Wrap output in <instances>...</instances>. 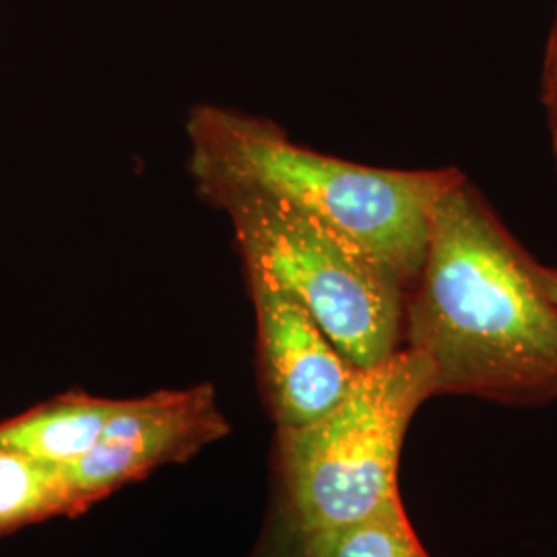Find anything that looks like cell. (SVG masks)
I'll list each match as a JSON object with an SVG mask.
<instances>
[{
  "mask_svg": "<svg viewBox=\"0 0 557 557\" xmlns=\"http://www.w3.org/2000/svg\"><path fill=\"white\" fill-rule=\"evenodd\" d=\"M52 517H77L59 469L0 446V537Z\"/></svg>",
  "mask_w": 557,
  "mask_h": 557,
  "instance_id": "8",
  "label": "cell"
},
{
  "mask_svg": "<svg viewBox=\"0 0 557 557\" xmlns=\"http://www.w3.org/2000/svg\"><path fill=\"white\" fill-rule=\"evenodd\" d=\"M543 101L547 108L549 119V131H552V143L557 163V20L547 46L545 64H543Z\"/></svg>",
  "mask_w": 557,
  "mask_h": 557,
  "instance_id": "11",
  "label": "cell"
},
{
  "mask_svg": "<svg viewBox=\"0 0 557 557\" xmlns=\"http://www.w3.org/2000/svg\"><path fill=\"white\" fill-rule=\"evenodd\" d=\"M403 347L430 361L436 395L535 407L557 400V306L539 262L467 180L440 200L405 299Z\"/></svg>",
  "mask_w": 557,
  "mask_h": 557,
  "instance_id": "1",
  "label": "cell"
},
{
  "mask_svg": "<svg viewBox=\"0 0 557 557\" xmlns=\"http://www.w3.org/2000/svg\"><path fill=\"white\" fill-rule=\"evenodd\" d=\"M257 557H317L308 533L283 502L275 510Z\"/></svg>",
  "mask_w": 557,
  "mask_h": 557,
  "instance_id": "10",
  "label": "cell"
},
{
  "mask_svg": "<svg viewBox=\"0 0 557 557\" xmlns=\"http://www.w3.org/2000/svg\"><path fill=\"white\" fill-rule=\"evenodd\" d=\"M119 403L81 391L64 393L0 421V446L54 469L69 467L98 444Z\"/></svg>",
  "mask_w": 557,
  "mask_h": 557,
  "instance_id": "7",
  "label": "cell"
},
{
  "mask_svg": "<svg viewBox=\"0 0 557 557\" xmlns=\"http://www.w3.org/2000/svg\"><path fill=\"white\" fill-rule=\"evenodd\" d=\"M539 278H541L545 292L549 294V298L554 299L557 306V269L539 264Z\"/></svg>",
  "mask_w": 557,
  "mask_h": 557,
  "instance_id": "12",
  "label": "cell"
},
{
  "mask_svg": "<svg viewBox=\"0 0 557 557\" xmlns=\"http://www.w3.org/2000/svg\"><path fill=\"white\" fill-rule=\"evenodd\" d=\"M436 397L430 361L409 347L359 370L347 395L298 428H278L281 502L306 533L372 517L398 498V457L409 423Z\"/></svg>",
  "mask_w": 557,
  "mask_h": 557,
  "instance_id": "3",
  "label": "cell"
},
{
  "mask_svg": "<svg viewBox=\"0 0 557 557\" xmlns=\"http://www.w3.org/2000/svg\"><path fill=\"white\" fill-rule=\"evenodd\" d=\"M257 312L262 386L278 428H298L347 395L358 368L319 322L259 267L244 264Z\"/></svg>",
  "mask_w": 557,
  "mask_h": 557,
  "instance_id": "6",
  "label": "cell"
},
{
  "mask_svg": "<svg viewBox=\"0 0 557 557\" xmlns=\"http://www.w3.org/2000/svg\"><path fill=\"white\" fill-rule=\"evenodd\" d=\"M205 200L227 215L244 264L298 299L358 370L403 347L407 292L379 260L273 195L220 190Z\"/></svg>",
  "mask_w": 557,
  "mask_h": 557,
  "instance_id": "4",
  "label": "cell"
},
{
  "mask_svg": "<svg viewBox=\"0 0 557 557\" xmlns=\"http://www.w3.org/2000/svg\"><path fill=\"white\" fill-rule=\"evenodd\" d=\"M188 172L207 199L220 190H260L333 227L409 289L428 255L442 197L465 174L386 170L301 147L271 120L213 103L190 110Z\"/></svg>",
  "mask_w": 557,
  "mask_h": 557,
  "instance_id": "2",
  "label": "cell"
},
{
  "mask_svg": "<svg viewBox=\"0 0 557 557\" xmlns=\"http://www.w3.org/2000/svg\"><path fill=\"white\" fill-rule=\"evenodd\" d=\"M317 557H430L423 549L400 499L372 517L308 533Z\"/></svg>",
  "mask_w": 557,
  "mask_h": 557,
  "instance_id": "9",
  "label": "cell"
},
{
  "mask_svg": "<svg viewBox=\"0 0 557 557\" xmlns=\"http://www.w3.org/2000/svg\"><path fill=\"white\" fill-rule=\"evenodd\" d=\"M227 432L230 423L221 413L213 386L158 391L120 400L98 444L59 471L81 515L122 485L193 457Z\"/></svg>",
  "mask_w": 557,
  "mask_h": 557,
  "instance_id": "5",
  "label": "cell"
}]
</instances>
